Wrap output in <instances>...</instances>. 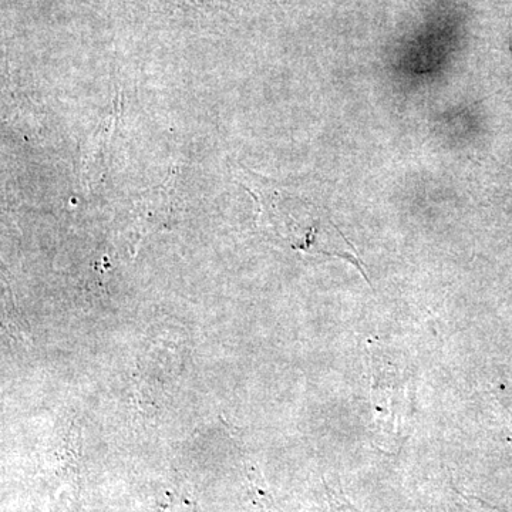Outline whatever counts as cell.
Wrapping results in <instances>:
<instances>
[{"instance_id": "cell-1", "label": "cell", "mask_w": 512, "mask_h": 512, "mask_svg": "<svg viewBox=\"0 0 512 512\" xmlns=\"http://www.w3.org/2000/svg\"><path fill=\"white\" fill-rule=\"evenodd\" d=\"M114 128H116V113L107 117L87 141L82 157V180L84 183H94L106 171Z\"/></svg>"}, {"instance_id": "cell-2", "label": "cell", "mask_w": 512, "mask_h": 512, "mask_svg": "<svg viewBox=\"0 0 512 512\" xmlns=\"http://www.w3.org/2000/svg\"><path fill=\"white\" fill-rule=\"evenodd\" d=\"M511 50H512V36H511Z\"/></svg>"}]
</instances>
